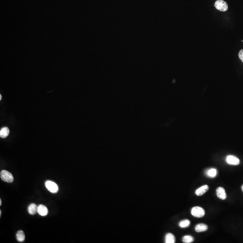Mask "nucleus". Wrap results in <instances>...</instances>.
<instances>
[{"label": "nucleus", "instance_id": "nucleus-1", "mask_svg": "<svg viewBox=\"0 0 243 243\" xmlns=\"http://www.w3.org/2000/svg\"><path fill=\"white\" fill-rule=\"evenodd\" d=\"M1 178L4 182L8 183H12L14 181V177L11 173L6 170H2L1 171Z\"/></svg>", "mask_w": 243, "mask_h": 243}, {"label": "nucleus", "instance_id": "nucleus-2", "mask_svg": "<svg viewBox=\"0 0 243 243\" xmlns=\"http://www.w3.org/2000/svg\"><path fill=\"white\" fill-rule=\"evenodd\" d=\"M191 213L195 217L198 218L203 217L205 214L204 209L198 206L193 208L191 211Z\"/></svg>", "mask_w": 243, "mask_h": 243}, {"label": "nucleus", "instance_id": "nucleus-3", "mask_svg": "<svg viewBox=\"0 0 243 243\" xmlns=\"http://www.w3.org/2000/svg\"><path fill=\"white\" fill-rule=\"evenodd\" d=\"M45 186L47 189L52 193H56L58 192V186L52 181H47L45 183Z\"/></svg>", "mask_w": 243, "mask_h": 243}, {"label": "nucleus", "instance_id": "nucleus-4", "mask_svg": "<svg viewBox=\"0 0 243 243\" xmlns=\"http://www.w3.org/2000/svg\"><path fill=\"white\" fill-rule=\"evenodd\" d=\"M214 6L216 9L222 12L227 11L228 8V5L227 2L223 0H217L215 2Z\"/></svg>", "mask_w": 243, "mask_h": 243}, {"label": "nucleus", "instance_id": "nucleus-5", "mask_svg": "<svg viewBox=\"0 0 243 243\" xmlns=\"http://www.w3.org/2000/svg\"><path fill=\"white\" fill-rule=\"evenodd\" d=\"M227 163L230 165H238L240 164V161L237 157L233 155H228L226 158Z\"/></svg>", "mask_w": 243, "mask_h": 243}, {"label": "nucleus", "instance_id": "nucleus-6", "mask_svg": "<svg viewBox=\"0 0 243 243\" xmlns=\"http://www.w3.org/2000/svg\"><path fill=\"white\" fill-rule=\"evenodd\" d=\"M216 195L218 198L224 200L227 197V194L225 189L222 187H219L216 189Z\"/></svg>", "mask_w": 243, "mask_h": 243}, {"label": "nucleus", "instance_id": "nucleus-7", "mask_svg": "<svg viewBox=\"0 0 243 243\" xmlns=\"http://www.w3.org/2000/svg\"><path fill=\"white\" fill-rule=\"evenodd\" d=\"M38 213L42 216H45L47 215L48 210L47 207L44 205L40 204L38 206Z\"/></svg>", "mask_w": 243, "mask_h": 243}, {"label": "nucleus", "instance_id": "nucleus-8", "mask_svg": "<svg viewBox=\"0 0 243 243\" xmlns=\"http://www.w3.org/2000/svg\"><path fill=\"white\" fill-rule=\"evenodd\" d=\"M209 189V187L208 185H205L198 188L196 191V194L197 196H201L205 193Z\"/></svg>", "mask_w": 243, "mask_h": 243}, {"label": "nucleus", "instance_id": "nucleus-9", "mask_svg": "<svg viewBox=\"0 0 243 243\" xmlns=\"http://www.w3.org/2000/svg\"><path fill=\"white\" fill-rule=\"evenodd\" d=\"M38 206L36 204H32L28 207V212L31 215H34L38 212Z\"/></svg>", "mask_w": 243, "mask_h": 243}, {"label": "nucleus", "instance_id": "nucleus-10", "mask_svg": "<svg viewBox=\"0 0 243 243\" xmlns=\"http://www.w3.org/2000/svg\"><path fill=\"white\" fill-rule=\"evenodd\" d=\"M208 227L207 225L203 223H200L196 226L195 230L197 232H203L206 231L208 230Z\"/></svg>", "mask_w": 243, "mask_h": 243}, {"label": "nucleus", "instance_id": "nucleus-11", "mask_svg": "<svg viewBox=\"0 0 243 243\" xmlns=\"http://www.w3.org/2000/svg\"><path fill=\"white\" fill-rule=\"evenodd\" d=\"M10 130L7 127H4L0 131V137L2 138H7L9 135Z\"/></svg>", "mask_w": 243, "mask_h": 243}, {"label": "nucleus", "instance_id": "nucleus-12", "mask_svg": "<svg viewBox=\"0 0 243 243\" xmlns=\"http://www.w3.org/2000/svg\"><path fill=\"white\" fill-rule=\"evenodd\" d=\"M165 242L166 243H174L175 242V237L173 234L167 233L165 236Z\"/></svg>", "mask_w": 243, "mask_h": 243}, {"label": "nucleus", "instance_id": "nucleus-13", "mask_svg": "<svg viewBox=\"0 0 243 243\" xmlns=\"http://www.w3.org/2000/svg\"><path fill=\"white\" fill-rule=\"evenodd\" d=\"M25 236L24 232L23 231H18L16 234V239L19 242H23L25 240Z\"/></svg>", "mask_w": 243, "mask_h": 243}, {"label": "nucleus", "instance_id": "nucleus-14", "mask_svg": "<svg viewBox=\"0 0 243 243\" xmlns=\"http://www.w3.org/2000/svg\"><path fill=\"white\" fill-rule=\"evenodd\" d=\"M207 176L210 177H214L216 176L217 171L215 168H211L206 171Z\"/></svg>", "mask_w": 243, "mask_h": 243}, {"label": "nucleus", "instance_id": "nucleus-15", "mask_svg": "<svg viewBox=\"0 0 243 243\" xmlns=\"http://www.w3.org/2000/svg\"><path fill=\"white\" fill-rule=\"evenodd\" d=\"M194 239L191 236H185L182 238V241L185 243H191L194 241Z\"/></svg>", "mask_w": 243, "mask_h": 243}, {"label": "nucleus", "instance_id": "nucleus-16", "mask_svg": "<svg viewBox=\"0 0 243 243\" xmlns=\"http://www.w3.org/2000/svg\"><path fill=\"white\" fill-rule=\"evenodd\" d=\"M190 223H191V222L189 220H183V221H182L181 222L179 223V226L180 227H182V228H185V227H189L190 226Z\"/></svg>", "mask_w": 243, "mask_h": 243}, {"label": "nucleus", "instance_id": "nucleus-17", "mask_svg": "<svg viewBox=\"0 0 243 243\" xmlns=\"http://www.w3.org/2000/svg\"><path fill=\"white\" fill-rule=\"evenodd\" d=\"M239 57L243 62V50H241L239 52Z\"/></svg>", "mask_w": 243, "mask_h": 243}, {"label": "nucleus", "instance_id": "nucleus-18", "mask_svg": "<svg viewBox=\"0 0 243 243\" xmlns=\"http://www.w3.org/2000/svg\"><path fill=\"white\" fill-rule=\"evenodd\" d=\"M2 200H0V206L2 205Z\"/></svg>", "mask_w": 243, "mask_h": 243}, {"label": "nucleus", "instance_id": "nucleus-19", "mask_svg": "<svg viewBox=\"0 0 243 243\" xmlns=\"http://www.w3.org/2000/svg\"><path fill=\"white\" fill-rule=\"evenodd\" d=\"M2 95H0V100H2Z\"/></svg>", "mask_w": 243, "mask_h": 243}, {"label": "nucleus", "instance_id": "nucleus-20", "mask_svg": "<svg viewBox=\"0 0 243 243\" xmlns=\"http://www.w3.org/2000/svg\"><path fill=\"white\" fill-rule=\"evenodd\" d=\"M1 215H2V211L1 210L0 211V216H1Z\"/></svg>", "mask_w": 243, "mask_h": 243}, {"label": "nucleus", "instance_id": "nucleus-21", "mask_svg": "<svg viewBox=\"0 0 243 243\" xmlns=\"http://www.w3.org/2000/svg\"><path fill=\"white\" fill-rule=\"evenodd\" d=\"M242 190L243 192V185L242 186Z\"/></svg>", "mask_w": 243, "mask_h": 243}]
</instances>
